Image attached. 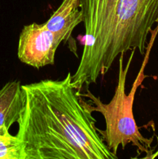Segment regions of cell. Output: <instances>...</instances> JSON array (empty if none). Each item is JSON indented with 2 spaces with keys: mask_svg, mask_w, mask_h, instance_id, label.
<instances>
[{
  "mask_svg": "<svg viewBox=\"0 0 158 159\" xmlns=\"http://www.w3.org/2000/svg\"><path fill=\"white\" fill-rule=\"evenodd\" d=\"M61 42L43 23L26 25L20 34L18 57L21 62L37 69L53 65L56 51Z\"/></svg>",
  "mask_w": 158,
  "mask_h": 159,
  "instance_id": "277c9868",
  "label": "cell"
},
{
  "mask_svg": "<svg viewBox=\"0 0 158 159\" xmlns=\"http://www.w3.org/2000/svg\"><path fill=\"white\" fill-rule=\"evenodd\" d=\"M82 22L81 0H63L60 6L43 24L62 42H67L71 38L74 28Z\"/></svg>",
  "mask_w": 158,
  "mask_h": 159,
  "instance_id": "5b68a950",
  "label": "cell"
},
{
  "mask_svg": "<svg viewBox=\"0 0 158 159\" xmlns=\"http://www.w3.org/2000/svg\"><path fill=\"white\" fill-rule=\"evenodd\" d=\"M153 43L152 41L149 43L142 68L133 82L129 95L125 94V82L136 50H132L131 55L125 67H123L124 54L119 55L117 86L112 99L108 103H103L100 98L96 97L90 92L88 87L85 93H77L82 97L89 99V103H87V105L91 113L99 112L103 115L105 120V130L98 128V131L108 148L116 155L119 146H122V149H124L128 144H132L137 148L138 152L146 154H151L152 152L153 139L144 138L139 132V127L136 125L133 116V106L136 90L146 77L143 75V70L148 61L149 54Z\"/></svg>",
  "mask_w": 158,
  "mask_h": 159,
  "instance_id": "3957f363",
  "label": "cell"
},
{
  "mask_svg": "<svg viewBox=\"0 0 158 159\" xmlns=\"http://www.w3.org/2000/svg\"><path fill=\"white\" fill-rule=\"evenodd\" d=\"M6 127L0 128V159H25L23 144Z\"/></svg>",
  "mask_w": 158,
  "mask_h": 159,
  "instance_id": "52a82bcc",
  "label": "cell"
},
{
  "mask_svg": "<svg viewBox=\"0 0 158 159\" xmlns=\"http://www.w3.org/2000/svg\"><path fill=\"white\" fill-rule=\"evenodd\" d=\"M25 104V96L20 81H11L0 89V128L8 129L18 123Z\"/></svg>",
  "mask_w": 158,
  "mask_h": 159,
  "instance_id": "8992f818",
  "label": "cell"
},
{
  "mask_svg": "<svg viewBox=\"0 0 158 159\" xmlns=\"http://www.w3.org/2000/svg\"><path fill=\"white\" fill-rule=\"evenodd\" d=\"M85 30L72 85L77 93L105 75L116 57L132 50L144 55L158 23V0H81Z\"/></svg>",
  "mask_w": 158,
  "mask_h": 159,
  "instance_id": "7a4b0ae2",
  "label": "cell"
},
{
  "mask_svg": "<svg viewBox=\"0 0 158 159\" xmlns=\"http://www.w3.org/2000/svg\"><path fill=\"white\" fill-rule=\"evenodd\" d=\"M71 76L22 85L25 104L16 137L25 159L118 158L99 134Z\"/></svg>",
  "mask_w": 158,
  "mask_h": 159,
  "instance_id": "6da1fadb",
  "label": "cell"
}]
</instances>
